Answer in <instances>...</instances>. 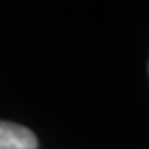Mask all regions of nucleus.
I'll list each match as a JSON object with an SVG mask.
<instances>
[{
  "mask_svg": "<svg viewBox=\"0 0 149 149\" xmlns=\"http://www.w3.org/2000/svg\"><path fill=\"white\" fill-rule=\"evenodd\" d=\"M0 149H38V140L27 127L0 120Z\"/></svg>",
  "mask_w": 149,
  "mask_h": 149,
  "instance_id": "f257e3e1",
  "label": "nucleus"
},
{
  "mask_svg": "<svg viewBox=\"0 0 149 149\" xmlns=\"http://www.w3.org/2000/svg\"><path fill=\"white\" fill-rule=\"evenodd\" d=\"M147 68H149V67H147Z\"/></svg>",
  "mask_w": 149,
  "mask_h": 149,
  "instance_id": "f03ea898",
  "label": "nucleus"
}]
</instances>
